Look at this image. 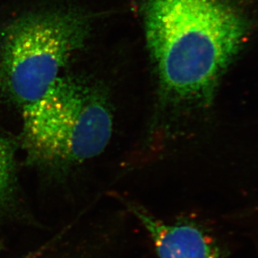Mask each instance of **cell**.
Returning <instances> with one entry per match:
<instances>
[{
	"label": "cell",
	"instance_id": "cell-1",
	"mask_svg": "<svg viewBox=\"0 0 258 258\" xmlns=\"http://www.w3.org/2000/svg\"><path fill=\"white\" fill-rule=\"evenodd\" d=\"M144 30L162 92L203 107L241 50L246 27L226 0H148Z\"/></svg>",
	"mask_w": 258,
	"mask_h": 258
},
{
	"label": "cell",
	"instance_id": "cell-2",
	"mask_svg": "<svg viewBox=\"0 0 258 258\" xmlns=\"http://www.w3.org/2000/svg\"><path fill=\"white\" fill-rule=\"evenodd\" d=\"M22 147L30 163L67 167L102 154L112 134V114L100 87L61 76L40 99L21 109Z\"/></svg>",
	"mask_w": 258,
	"mask_h": 258
},
{
	"label": "cell",
	"instance_id": "cell-3",
	"mask_svg": "<svg viewBox=\"0 0 258 258\" xmlns=\"http://www.w3.org/2000/svg\"><path fill=\"white\" fill-rule=\"evenodd\" d=\"M91 32L79 10H49L17 18L0 30V97L23 109L61 77Z\"/></svg>",
	"mask_w": 258,
	"mask_h": 258
},
{
	"label": "cell",
	"instance_id": "cell-4",
	"mask_svg": "<svg viewBox=\"0 0 258 258\" xmlns=\"http://www.w3.org/2000/svg\"><path fill=\"white\" fill-rule=\"evenodd\" d=\"M150 239L159 258H223L216 241L189 221L166 222L134 202L123 201Z\"/></svg>",
	"mask_w": 258,
	"mask_h": 258
},
{
	"label": "cell",
	"instance_id": "cell-5",
	"mask_svg": "<svg viewBox=\"0 0 258 258\" xmlns=\"http://www.w3.org/2000/svg\"><path fill=\"white\" fill-rule=\"evenodd\" d=\"M122 238L62 231L25 258H123Z\"/></svg>",
	"mask_w": 258,
	"mask_h": 258
},
{
	"label": "cell",
	"instance_id": "cell-6",
	"mask_svg": "<svg viewBox=\"0 0 258 258\" xmlns=\"http://www.w3.org/2000/svg\"><path fill=\"white\" fill-rule=\"evenodd\" d=\"M12 143L0 133V212L7 211L15 197V150Z\"/></svg>",
	"mask_w": 258,
	"mask_h": 258
}]
</instances>
